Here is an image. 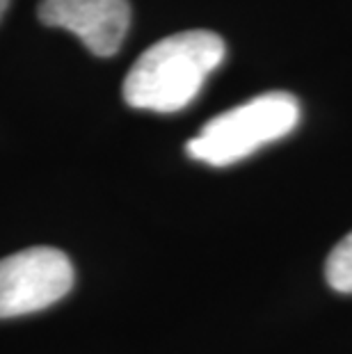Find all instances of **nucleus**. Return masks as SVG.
Listing matches in <instances>:
<instances>
[{
	"label": "nucleus",
	"mask_w": 352,
	"mask_h": 354,
	"mask_svg": "<svg viewBox=\"0 0 352 354\" xmlns=\"http://www.w3.org/2000/svg\"><path fill=\"white\" fill-rule=\"evenodd\" d=\"M224 39L211 30H185L149 46L124 80V101L136 110L169 112L190 105L222 64Z\"/></svg>",
	"instance_id": "f257e3e1"
},
{
	"label": "nucleus",
	"mask_w": 352,
	"mask_h": 354,
	"mask_svg": "<svg viewBox=\"0 0 352 354\" xmlns=\"http://www.w3.org/2000/svg\"><path fill=\"white\" fill-rule=\"evenodd\" d=\"M299 124V101L288 92L259 94L211 122L188 142V156L211 167H229L266 145L286 138Z\"/></svg>",
	"instance_id": "f03ea898"
},
{
	"label": "nucleus",
	"mask_w": 352,
	"mask_h": 354,
	"mask_svg": "<svg viewBox=\"0 0 352 354\" xmlns=\"http://www.w3.org/2000/svg\"><path fill=\"white\" fill-rule=\"evenodd\" d=\"M73 286V266L53 247H30L0 261V318H17L59 302Z\"/></svg>",
	"instance_id": "7ed1b4c3"
},
{
	"label": "nucleus",
	"mask_w": 352,
	"mask_h": 354,
	"mask_svg": "<svg viewBox=\"0 0 352 354\" xmlns=\"http://www.w3.org/2000/svg\"><path fill=\"white\" fill-rule=\"evenodd\" d=\"M39 19L44 26L73 32L94 55L110 57L129 32L131 5L129 0H41Z\"/></svg>",
	"instance_id": "20e7f679"
},
{
	"label": "nucleus",
	"mask_w": 352,
	"mask_h": 354,
	"mask_svg": "<svg viewBox=\"0 0 352 354\" xmlns=\"http://www.w3.org/2000/svg\"><path fill=\"white\" fill-rule=\"evenodd\" d=\"M325 279L336 292L352 295V231L327 256Z\"/></svg>",
	"instance_id": "39448f33"
},
{
	"label": "nucleus",
	"mask_w": 352,
	"mask_h": 354,
	"mask_svg": "<svg viewBox=\"0 0 352 354\" xmlns=\"http://www.w3.org/2000/svg\"><path fill=\"white\" fill-rule=\"evenodd\" d=\"M7 5H10V0H0V17H3V14H5Z\"/></svg>",
	"instance_id": "423d86ee"
}]
</instances>
